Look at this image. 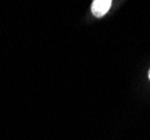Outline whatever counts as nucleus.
Instances as JSON below:
<instances>
[{
	"instance_id": "f257e3e1",
	"label": "nucleus",
	"mask_w": 150,
	"mask_h": 140,
	"mask_svg": "<svg viewBox=\"0 0 150 140\" xmlns=\"http://www.w3.org/2000/svg\"><path fill=\"white\" fill-rule=\"evenodd\" d=\"M111 5H112L111 0H94L91 6L92 13L95 17H102L109 11Z\"/></svg>"
},
{
	"instance_id": "f03ea898",
	"label": "nucleus",
	"mask_w": 150,
	"mask_h": 140,
	"mask_svg": "<svg viewBox=\"0 0 150 140\" xmlns=\"http://www.w3.org/2000/svg\"><path fill=\"white\" fill-rule=\"evenodd\" d=\"M148 76H149V80H150V70H149V73H148Z\"/></svg>"
}]
</instances>
